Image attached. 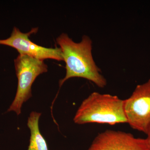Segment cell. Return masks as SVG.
<instances>
[{"mask_svg":"<svg viewBox=\"0 0 150 150\" xmlns=\"http://www.w3.org/2000/svg\"><path fill=\"white\" fill-rule=\"evenodd\" d=\"M56 42L62 50L63 61L66 63V76L59 81V86L69 79L75 77L86 79L100 88L106 86L107 81L93 57L90 38L83 35L81 42L76 43L68 34L63 33L56 38Z\"/></svg>","mask_w":150,"mask_h":150,"instance_id":"obj_1","label":"cell"},{"mask_svg":"<svg viewBox=\"0 0 150 150\" xmlns=\"http://www.w3.org/2000/svg\"><path fill=\"white\" fill-rule=\"evenodd\" d=\"M73 120L75 123L80 125L127 123L124 100L116 96L94 92L81 103Z\"/></svg>","mask_w":150,"mask_h":150,"instance_id":"obj_2","label":"cell"},{"mask_svg":"<svg viewBox=\"0 0 150 150\" xmlns=\"http://www.w3.org/2000/svg\"><path fill=\"white\" fill-rule=\"evenodd\" d=\"M14 64L18 80L17 90L7 112L14 111L18 115L23 105L32 97L33 83L38 76L48 71V66L43 60L21 54L15 59Z\"/></svg>","mask_w":150,"mask_h":150,"instance_id":"obj_3","label":"cell"},{"mask_svg":"<svg viewBox=\"0 0 150 150\" xmlns=\"http://www.w3.org/2000/svg\"><path fill=\"white\" fill-rule=\"evenodd\" d=\"M124 110L129 126L146 134L150 125V79L138 85L131 96L124 100Z\"/></svg>","mask_w":150,"mask_h":150,"instance_id":"obj_4","label":"cell"},{"mask_svg":"<svg viewBox=\"0 0 150 150\" xmlns=\"http://www.w3.org/2000/svg\"><path fill=\"white\" fill-rule=\"evenodd\" d=\"M38 30V28H35L27 33H23L18 28L14 27L10 37L0 40V45L12 47L16 49L21 55H27L43 61L46 59L63 61L60 48H45L35 44L30 40L29 36L37 33Z\"/></svg>","mask_w":150,"mask_h":150,"instance_id":"obj_5","label":"cell"},{"mask_svg":"<svg viewBox=\"0 0 150 150\" xmlns=\"http://www.w3.org/2000/svg\"><path fill=\"white\" fill-rule=\"evenodd\" d=\"M88 150H150L146 139L124 131L106 130L94 138Z\"/></svg>","mask_w":150,"mask_h":150,"instance_id":"obj_6","label":"cell"},{"mask_svg":"<svg viewBox=\"0 0 150 150\" xmlns=\"http://www.w3.org/2000/svg\"><path fill=\"white\" fill-rule=\"evenodd\" d=\"M41 113L33 111L28 119L27 126L30 132L28 150H48L46 140L40 133L39 121Z\"/></svg>","mask_w":150,"mask_h":150,"instance_id":"obj_7","label":"cell"},{"mask_svg":"<svg viewBox=\"0 0 150 150\" xmlns=\"http://www.w3.org/2000/svg\"><path fill=\"white\" fill-rule=\"evenodd\" d=\"M146 135H147V138H146V140L148 146H149L150 150V125L149 127L147 133Z\"/></svg>","mask_w":150,"mask_h":150,"instance_id":"obj_8","label":"cell"}]
</instances>
